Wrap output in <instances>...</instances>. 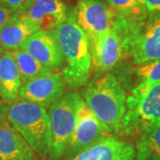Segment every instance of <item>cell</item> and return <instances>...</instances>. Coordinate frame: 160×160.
<instances>
[{
    "label": "cell",
    "mask_w": 160,
    "mask_h": 160,
    "mask_svg": "<svg viewBox=\"0 0 160 160\" xmlns=\"http://www.w3.org/2000/svg\"><path fill=\"white\" fill-rule=\"evenodd\" d=\"M57 40L63 58V77L67 85L78 89L86 85L91 76L92 59L87 37L77 21L76 9L71 8L65 22L52 32Z\"/></svg>",
    "instance_id": "6da1fadb"
},
{
    "label": "cell",
    "mask_w": 160,
    "mask_h": 160,
    "mask_svg": "<svg viewBox=\"0 0 160 160\" xmlns=\"http://www.w3.org/2000/svg\"><path fill=\"white\" fill-rule=\"evenodd\" d=\"M114 29L124 54L134 64L160 59V12H149L141 20H130L117 13Z\"/></svg>",
    "instance_id": "7a4b0ae2"
},
{
    "label": "cell",
    "mask_w": 160,
    "mask_h": 160,
    "mask_svg": "<svg viewBox=\"0 0 160 160\" xmlns=\"http://www.w3.org/2000/svg\"><path fill=\"white\" fill-rule=\"evenodd\" d=\"M84 99L98 119L112 132H122L126 95L121 83L114 75L108 73L91 81L85 90Z\"/></svg>",
    "instance_id": "3957f363"
},
{
    "label": "cell",
    "mask_w": 160,
    "mask_h": 160,
    "mask_svg": "<svg viewBox=\"0 0 160 160\" xmlns=\"http://www.w3.org/2000/svg\"><path fill=\"white\" fill-rule=\"evenodd\" d=\"M7 122L22 136L40 159L51 151V127L46 108L19 100L10 106Z\"/></svg>",
    "instance_id": "277c9868"
},
{
    "label": "cell",
    "mask_w": 160,
    "mask_h": 160,
    "mask_svg": "<svg viewBox=\"0 0 160 160\" xmlns=\"http://www.w3.org/2000/svg\"><path fill=\"white\" fill-rule=\"evenodd\" d=\"M160 124V82H142L126 97L122 132L140 136Z\"/></svg>",
    "instance_id": "5b68a950"
},
{
    "label": "cell",
    "mask_w": 160,
    "mask_h": 160,
    "mask_svg": "<svg viewBox=\"0 0 160 160\" xmlns=\"http://www.w3.org/2000/svg\"><path fill=\"white\" fill-rule=\"evenodd\" d=\"M82 101L77 92H68L49 107L47 112L51 127L50 160H59L67 151Z\"/></svg>",
    "instance_id": "8992f818"
},
{
    "label": "cell",
    "mask_w": 160,
    "mask_h": 160,
    "mask_svg": "<svg viewBox=\"0 0 160 160\" xmlns=\"http://www.w3.org/2000/svg\"><path fill=\"white\" fill-rule=\"evenodd\" d=\"M112 132L96 116L83 100L78 113L74 132L67 149L69 157H75L104 138L112 136Z\"/></svg>",
    "instance_id": "52a82bcc"
},
{
    "label": "cell",
    "mask_w": 160,
    "mask_h": 160,
    "mask_svg": "<svg viewBox=\"0 0 160 160\" xmlns=\"http://www.w3.org/2000/svg\"><path fill=\"white\" fill-rule=\"evenodd\" d=\"M76 16L90 42L114 29L117 12L102 0H80Z\"/></svg>",
    "instance_id": "ba28073f"
},
{
    "label": "cell",
    "mask_w": 160,
    "mask_h": 160,
    "mask_svg": "<svg viewBox=\"0 0 160 160\" xmlns=\"http://www.w3.org/2000/svg\"><path fill=\"white\" fill-rule=\"evenodd\" d=\"M67 86L62 73L53 71L23 85L20 99L47 108L65 94Z\"/></svg>",
    "instance_id": "9c48e42d"
},
{
    "label": "cell",
    "mask_w": 160,
    "mask_h": 160,
    "mask_svg": "<svg viewBox=\"0 0 160 160\" xmlns=\"http://www.w3.org/2000/svg\"><path fill=\"white\" fill-rule=\"evenodd\" d=\"M22 49L52 70L61 69L64 65L62 50L52 32L44 30L35 32L23 44Z\"/></svg>",
    "instance_id": "30bf717a"
},
{
    "label": "cell",
    "mask_w": 160,
    "mask_h": 160,
    "mask_svg": "<svg viewBox=\"0 0 160 160\" xmlns=\"http://www.w3.org/2000/svg\"><path fill=\"white\" fill-rule=\"evenodd\" d=\"M92 67L96 71H109L123 56L119 37L114 29L89 42Z\"/></svg>",
    "instance_id": "8fae6325"
},
{
    "label": "cell",
    "mask_w": 160,
    "mask_h": 160,
    "mask_svg": "<svg viewBox=\"0 0 160 160\" xmlns=\"http://www.w3.org/2000/svg\"><path fill=\"white\" fill-rule=\"evenodd\" d=\"M68 7L62 0H35L24 14L39 30L52 32L68 18Z\"/></svg>",
    "instance_id": "7c38bea8"
},
{
    "label": "cell",
    "mask_w": 160,
    "mask_h": 160,
    "mask_svg": "<svg viewBox=\"0 0 160 160\" xmlns=\"http://www.w3.org/2000/svg\"><path fill=\"white\" fill-rule=\"evenodd\" d=\"M135 147L114 136L104 138L70 160H134Z\"/></svg>",
    "instance_id": "4fadbf2b"
},
{
    "label": "cell",
    "mask_w": 160,
    "mask_h": 160,
    "mask_svg": "<svg viewBox=\"0 0 160 160\" xmlns=\"http://www.w3.org/2000/svg\"><path fill=\"white\" fill-rule=\"evenodd\" d=\"M0 160H40L8 122L0 124Z\"/></svg>",
    "instance_id": "5bb4252c"
},
{
    "label": "cell",
    "mask_w": 160,
    "mask_h": 160,
    "mask_svg": "<svg viewBox=\"0 0 160 160\" xmlns=\"http://www.w3.org/2000/svg\"><path fill=\"white\" fill-rule=\"evenodd\" d=\"M22 82L11 52L5 51L0 57V98L11 106L20 100Z\"/></svg>",
    "instance_id": "9a60e30c"
},
{
    "label": "cell",
    "mask_w": 160,
    "mask_h": 160,
    "mask_svg": "<svg viewBox=\"0 0 160 160\" xmlns=\"http://www.w3.org/2000/svg\"><path fill=\"white\" fill-rule=\"evenodd\" d=\"M38 30V26L24 14H18L0 30V46L7 52L20 49Z\"/></svg>",
    "instance_id": "2e32d148"
},
{
    "label": "cell",
    "mask_w": 160,
    "mask_h": 160,
    "mask_svg": "<svg viewBox=\"0 0 160 160\" xmlns=\"http://www.w3.org/2000/svg\"><path fill=\"white\" fill-rule=\"evenodd\" d=\"M11 52L14 58V61L21 75L22 86L31 80L52 73L54 71L38 62L36 59L22 48L14 50Z\"/></svg>",
    "instance_id": "e0dca14e"
},
{
    "label": "cell",
    "mask_w": 160,
    "mask_h": 160,
    "mask_svg": "<svg viewBox=\"0 0 160 160\" xmlns=\"http://www.w3.org/2000/svg\"><path fill=\"white\" fill-rule=\"evenodd\" d=\"M135 150L136 160H148L152 156L160 157V124L139 136Z\"/></svg>",
    "instance_id": "ac0fdd59"
},
{
    "label": "cell",
    "mask_w": 160,
    "mask_h": 160,
    "mask_svg": "<svg viewBox=\"0 0 160 160\" xmlns=\"http://www.w3.org/2000/svg\"><path fill=\"white\" fill-rule=\"evenodd\" d=\"M118 14L130 20H141L148 15L145 6L138 0H106Z\"/></svg>",
    "instance_id": "d6986e66"
},
{
    "label": "cell",
    "mask_w": 160,
    "mask_h": 160,
    "mask_svg": "<svg viewBox=\"0 0 160 160\" xmlns=\"http://www.w3.org/2000/svg\"><path fill=\"white\" fill-rule=\"evenodd\" d=\"M135 70L142 82L147 84L160 82V59L137 65Z\"/></svg>",
    "instance_id": "ffe728a7"
},
{
    "label": "cell",
    "mask_w": 160,
    "mask_h": 160,
    "mask_svg": "<svg viewBox=\"0 0 160 160\" xmlns=\"http://www.w3.org/2000/svg\"><path fill=\"white\" fill-rule=\"evenodd\" d=\"M0 3L19 14L25 13L33 3V0H0Z\"/></svg>",
    "instance_id": "44dd1931"
},
{
    "label": "cell",
    "mask_w": 160,
    "mask_h": 160,
    "mask_svg": "<svg viewBox=\"0 0 160 160\" xmlns=\"http://www.w3.org/2000/svg\"><path fill=\"white\" fill-rule=\"evenodd\" d=\"M19 13L0 3V30Z\"/></svg>",
    "instance_id": "7402d4cb"
},
{
    "label": "cell",
    "mask_w": 160,
    "mask_h": 160,
    "mask_svg": "<svg viewBox=\"0 0 160 160\" xmlns=\"http://www.w3.org/2000/svg\"><path fill=\"white\" fill-rule=\"evenodd\" d=\"M143 5L148 12H160V0H144Z\"/></svg>",
    "instance_id": "603a6c76"
},
{
    "label": "cell",
    "mask_w": 160,
    "mask_h": 160,
    "mask_svg": "<svg viewBox=\"0 0 160 160\" xmlns=\"http://www.w3.org/2000/svg\"><path fill=\"white\" fill-rule=\"evenodd\" d=\"M10 106L7 105L1 98H0V124L6 123L7 121V116Z\"/></svg>",
    "instance_id": "cb8c5ba5"
},
{
    "label": "cell",
    "mask_w": 160,
    "mask_h": 160,
    "mask_svg": "<svg viewBox=\"0 0 160 160\" xmlns=\"http://www.w3.org/2000/svg\"><path fill=\"white\" fill-rule=\"evenodd\" d=\"M151 160H160V157H158V156H152Z\"/></svg>",
    "instance_id": "d4e9b609"
},
{
    "label": "cell",
    "mask_w": 160,
    "mask_h": 160,
    "mask_svg": "<svg viewBox=\"0 0 160 160\" xmlns=\"http://www.w3.org/2000/svg\"><path fill=\"white\" fill-rule=\"evenodd\" d=\"M4 52H5V50H4V49L2 48V46H0V57H1V55H2V54H3Z\"/></svg>",
    "instance_id": "484cf974"
},
{
    "label": "cell",
    "mask_w": 160,
    "mask_h": 160,
    "mask_svg": "<svg viewBox=\"0 0 160 160\" xmlns=\"http://www.w3.org/2000/svg\"><path fill=\"white\" fill-rule=\"evenodd\" d=\"M138 1H139V2H140L141 4H142V5H143V1H144V0H138ZM143 6H144V5H143Z\"/></svg>",
    "instance_id": "4316f807"
},
{
    "label": "cell",
    "mask_w": 160,
    "mask_h": 160,
    "mask_svg": "<svg viewBox=\"0 0 160 160\" xmlns=\"http://www.w3.org/2000/svg\"><path fill=\"white\" fill-rule=\"evenodd\" d=\"M33 1H35V0H33Z\"/></svg>",
    "instance_id": "83f0119b"
}]
</instances>
